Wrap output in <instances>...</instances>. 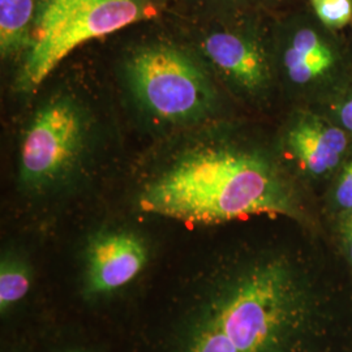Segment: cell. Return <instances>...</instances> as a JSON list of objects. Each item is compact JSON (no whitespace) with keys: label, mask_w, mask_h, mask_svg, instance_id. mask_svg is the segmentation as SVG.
<instances>
[{"label":"cell","mask_w":352,"mask_h":352,"mask_svg":"<svg viewBox=\"0 0 352 352\" xmlns=\"http://www.w3.org/2000/svg\"><path fill=\"white\" fill-rule=\"evenodd\" d=\"M283 65L289 80L307 85L329 74L336 64V51L327 37V29L312 12L287 24Z\"/></svg>","instance_id":"cell-8"},{"label":"cell","mask_w":352,"mask_h":352,"mask_svg":"<svg viewBox=\"0 0 352 352\" xmlns=\"http://www.w3.org/2000/svg\"><path fill=\"white\" fill-rule=\"evenodd\" d=\"M240 1H256V3L263 1V3H270V1H279V0H240Z\"/></svg>","instance_id":"cell-17"},{"label":"cell","mask_w":352,"mask_h":352,"mask_svg":"<svg viewBox=\"0 0 352 352\" xmlns=\"http://www.w3.org/2000/svg\"><path fill=\"white\" fill-rule=\"evenodd\" d=\"M144 213L187 225L292 215L289 186L265 157L232 146L188 151L140 192Z\"/></svg>","instance_id":"cell-2"},{"label":"cell","mask_w":352,"mask_h":352,"mask_svg":"<svg viewBox=\"0 0 352 352\" xmlns=\"http://www.w3.org/2000/svg\"><path fill=\"white\" fill-rule=\"evenodd\" d=\"M54 352H93L87 347H81V346H65L62 349H58Z\"/></svg>","instance_id":"cell-16"},{"label":"cell","mask_w":352,"mask_h":352,"mask_svg":"<svg viewBox=\"0 0 352 352\" xmlns=\"http://www.w3.org/2000/svg\"><path fill=\"white\" fill-rule=\"evenodd\" d=\"M343 235H344V243H346V248L349 252V256L352 261V213L350 217L346 219L344 226H343Z\"/></svg>","instance_id":"cell-15"},{"label":"cell","mask_w":352,"mask_h":352,"mask_svg":"<svg viewBox=\"0 0 352 352\" xmlns=\"http://www.w3.org/2000/svg\"><path fill=\"white\" fill-rule=\"evenodd\" d=\"M307 289L283 254L214 258L176 278L140 352H308Z\"/></svg>","instance_id":"cell-1"},{"label":"cell","mask_w":352,"mask_h":352,"mask_svg":"<svg viewBox=\"0 0 352 352\" xmlns=\"http://www.w3.org/2000/svg\"><path fill=\"white\" fill-rule=\"evenodd\" d=\"M316 20L331 32L352 23V0H305Z\"/></svg>","instance_id":"cell-12"},{"label":"cell","mask_w":352,"mask_h":352,"mask_svg":"<svg viewBox=\"0 0 352 352\" xmlns=\"http://www.w3.org/2000/svg\"><path fill=\"white\" fill-rule=\"evenodd\" d=\"M148 243L129 230H103L89 238L82 254L81 294L87 302L109 299L131 286L149 264Z\"/></svg>","instance_id":"cell-6"},{"label":"cell","mask_w":352,"mask_h":352,"mask_svg":"<svg viewBox=\"0 0 352 352\" xmlns=\"http://www.w3.org/2000/svg\"><path fill=\"white\" fill-rule=\"evenodd\" d=\"M334 196L338 206L352 213V161L344 167L336 187Z\"/></svg>","instance_id":"cell-13"},{"label":"cell","mask_w":352,"mask_h":352,"mask_svg":"<svg viewBox=\"0 0 352 352\" xmlns=\"http://www.w3.org/2000/svg\"><path fill=\"white\" fill-rule=\"evenodd\" d=\"M208 59L227 77L248 90L264 88L269 65L261 45L248 32L232 28L209 32L201 43Z\"/></svg>","instance_id":"cell-7"},{"label":"cell","mask_w":352,"mask_h":352,"mask_svg":"<svg viewBox=\"0 0 352 352\" xmlns=\"http://www.w3.org/2000/svg\"><path fill=\"white\" fill-rule=\"evenodd\" d=\"M287 146L305 171L324 175L340 164L347 149V138L338 126L304 118L291 126Z\"/></svg>","instance_id":"cell-9"},{"label":"cell","mask_w":352,"mask_h":352,"mask_svg":"<svg viewBox=\"0 0 352 352\" xmlns=\"http://www.w3.org/2000/svg\"><path fill=\"white\" fill-rule=\"evenodd\" d=\"M33 269L19 252L7 250L0 258V315L7 317L29 295Z\"/></svg>","instance_id":"cell-11"},{"label":"cell","mask_w":352,"mask_h":352,"mask_svg":"<svg viewBox=\"0 0 352 352\" xmlns=\"http://www.w3.org/2000/svg\"><path fill=\"white\" fill-rule=\"evenodd\" d=\"M42 0H0V52L6 59L28 47Z\"/></svg>","instance_id":"cell-10"},{"label":"cell","mask_w":352,"mask_h":352,"mask_svg":"<svg viewBox=\"0 0 352 352\" xmlns=\"http://www.w3.org/2000/svg\"><path fill=\"white\" fill-rule=\"evenodd\" d=\"M126 77L140 106L161 122L190 123L213 109L209 78L175 46L154 43L135 51L126 62Z\"/></svg>","instance_id":"cell-4"},{"label":"cell","mask_w":352,"mask_h":352,"mask_svg":"<svg viewBox=\"0 0 352 352\" xmlns=\"http://www.w3.org/2000/svg\"><path fill=\"white\" fill-rule=\"evenodd\" d=\"M338 118L343 128L352 132V96L343 102L338 109Z\"/></svg>","instance_id":"cell-14"},{"label":"cell","mask_w":352,"mask_h":352,"mask_svg":"<svg viewBox=\"0 0 352 352\" xmlns=\"http://www.w3.org/2000/svg\"><path fill=\"white\" fill-rule=\"evenodd\" d=\"M155 0H42L19 82L36 88L85 42L158 14Z\"/></svg>","instance_id":"cell-3"},{"label":"cell","mask_w":352,"mask_h":352,"mask_svg":"<svg viewBox=\"0 0 352 352\" xmlns=\"http://www.w3.org/2000/svg\"><path fill=\"white\" fill-rule=\"evenodd\" d=\"M88 120L75 101L59 97L45 103L26 128L19 176L29 190L56 187L75 170L88 138Z\"/></svg>","instance_id":"cell-5"}]
</instances>
